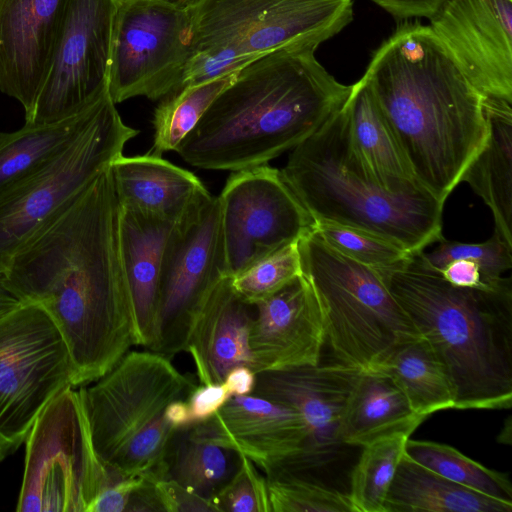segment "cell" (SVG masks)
Returning <instances> with one entry per match:
<instances>
[{
    "instance_id": "6da1fadb",
    "label": "cell",
    "mask_w": 512,
    "mask_h": 512,
    "mask_svg": "<svg viewBox=\"0 0 512 512\" xmlns=\"http://www.w3.org/2000/svg\"><path fill=\"white\" fill-rule=\"evenodd\" d=\"M121 213L108 167L29 237L0 277L20 302L37 303L50 316L76 387L101 378L137 346Z\"/></svg>"
},
{
    "instance_id": "7a4b0ae2",
    "label": "cell",
    "mask_w": 512,
    "mask_h": 512,
    "mask_svg": "<svg viewBox=\"0 0 512 512\" xmlns=\"http://www.w3.org/2000/svg\"><path fill=\"white\" fill-rule=\"evenodd\" d=\"M362 77L415 179L445 203L486 143L484 96L420 23L400 25Z\"/></svg>"
},
{
    "instance_id": "3957f363",
    "label": "cell",
    "mask_w": 512,
    "mask_h": 512,
    "mask_svg": "<svg viewBox=\"0 0 512 512\" xmlns=\"http://www.w3.org/2000/svg\"><path fill=\"white\" fill-rule=\"evenodd\" d=\"M312 48L293 46L242 67L176 149L188 164L238 171L268 164L317 131L346 102Z\"/></svg>"
},
{
    "instance_id": "277c9868",
    "label": "cell",
    "mask_w": 512,
    "mask_h": 512,
    "mask_svg": "<svg viewBox=\"0 0 512 512\" xmlns=\"http://www.w3.org/2000/svg\"><path fill=\"white\" fill-rule=\"evenodd\" d=\"M450 376L454 409L512 405V281L479 288L447 282L422 252L375 269Z\"/></svg>"
},
{
    "instance_id": "5b68a950",
    "label": "cell",
    "mask_w": 512,
    "mask_h": 512,
    "mask_svg": "<svg viewBox=\"0 0 512 512\" xmlns=\"http://www.w3.org/2000/svg\"><path fill=\"white\" fill-rule=\"evenodd\" d=\"M281 172L313 221L365 230L410 254L441 241L444 203L425 189L385 190L354 145L344 105L292 150Z\"/></svg>"
},
{
    "instance_id": "8992f818",
    "label": "cell",
    "mask_w": 512,
    "mask_h": 512,
    "mask_svg": "<svg viewBox=\"0 0 512 512\" xmlns=\"http://www.w3.org/2000/svg\"><path fill=\"white\" fill-rule=\"evenodd\" d=\"M93 385L83 386L92 441L102 462L123 477L166 478V455L175 432L166 407L187 400L197 386L171 359L129 351Z\"/></svg>"
},
{
    "instance_id": "52a82bcc",
    "label": "cell",
    "mask_w": 512,
    "mask_h": 512,
    "mask_svg": "<svg viewBox=\"0 0 512 512\" xmlns=\"http://www.w3.org/2000/svg\"><path fill=\"white\" fill-rule=\"evenodd\" d=\"M187 10L190 57L176 90L279 49L316 50L353 20V0H198Z\"/></svg>"
},
{
    "instance_id": "ba28073f",
    "label": "cell",
    "mask_w": 512,
    "mask_h": 512,
    "mask_svg": "<svg viewBox=\"0 0 512 512\" xmlns=\"http://www.w3.org/2000/svg\"><path fill=\"white\" fill-rule=\"evenodd\" d=\"M297 246L301 274L317 298L338 362L370 369L397 345L420 336L374 268L333 249L313 229Z\"/></svg>"
},
{
    "instance_id": "9c48e42d",
    "label": "cell",
    "mask_w": 512,
    "mask_h": 512,
    "mask_svg": "<svg viewBox=\"0 0 512 512\" xmlns=\"http://www.w3.org/2000/svg\"><path fill=\"white\" fill-rule=\"evenodd\" d=\"M138 133L123 122L107 91L65 147L0 190V274L29 237L110 167Z\"/></svg>"
},
{
    "instance_id": "30bf717a",
    "label": "cell",
    "mask_w": 512,
    "mask_h": 512,
    "mask_svg": "<svg viewBox=\"0 0 512 512\" xmlns=\"http://www.w3.org/2000/svg\"><path fill=\"white\" fill-rule=\"evenodd\" d=\"M24 443L18 512H87L103 490L124 478L95 450L83 386L51 400Z\"/></svg>"
},
{
    "instance_id": "8fae6325",
    "label": "cell",
    "mask_w": 512,
    "mask_h": 512,
    "mask_svg": "<svg viewBox=\"0 0 512 512\" xmlns=\"http://www.w3.org/2000/svg\"><path fill=\"white\" fill-rule=\"evenodd\" d=\"M75 386V371L56 325L33 302L0 316V461L25 442L42 410Z\"/></svg>"
},
{
    "instance_id": "7c38bea8",
    "label": "cell",
    "mask_w": 512,
    "mask_h": 512,
    "mask_svg": "<svg viewBox=\"0 0 512 512\" xmlns=\"http://www.w3.org/2000/svg\"><path fill=\"white\" fill-rule=\"evenodd\" d=\"M187 8L162 0H118L108 92L118 104L143 96L162 99L175 91L190 57Z\"/></svg>"
},
{
    "instance_id": "4fadbf2b",
    "label": "cell",
    "mask_w": 512,
    "mask_h": 512,
    "mask_svg": "<svg viewBox=\"0 0 512 512\" xmlns=\"http://www.w3.org/2000/svg\"><path fill=\"white\" fill-rule=\"evenodd\" d=\"M219 203L225 274L235 277L313 229V219L268 164L231 172Z\"/></svg>"
},
{
    "instance_id": "5bb4252c",
    "label": "cell",
    "mask_w": 512,
    "mask_h": 512,
    "mask_svg": "<svg viewBox=\"0 0 512 512\" xmlns=\"http://www.w3.org/2000/svg\"><path fill=\"white\" fill-rule=\"evenodd\" d=\"M224 276L219 203L210 194L175 222L167 240L150 351L170 359L184 352L197 310Z\"/></svg>"
},
{
    "instance_id": "9a60e30c",
    "label": "cell",
    "mask_w": 512,
    "mask_h": 512,
    "mask_svg": "<svg viewBox=\"0 0 512 512\" xmlns=\"http://www.w3.org/2000/svg\"><path fill=\"white\" fill-rule=\"evenodd\" d=\"M118 0H66L47 74L25 124L55 122L86 109L108 91Z\"/></svg>"
},
{
    "instance_id": "2e32d148",
    "label": "cell",
    "mask_w": 512,
    "mask_h": 512,
    "mask_svg": "<svg viewBox=\"0 0 512 512\" xmlns=\"http://www.w3.org/2000/svg\"><path fill=\"white\" fill-rule=\"evenodd\" d=\"M360 370L336 361L256 374L252 394L294 409L306 427L301 452L268 475L287 472L311 476L344 456L348 446L341 439V418Z\"/></svg>"
},
{
    "instance_id": "e0dca14e",
    "label": "cell",
    "mask_w": 512,
    "mask_h": 512,
    "mask_svg": "<svg viewBox=\"0 0 512 512\" xmlns=\"http://www.w3.org/2000/svg\"><path fill=\"white\" fill-rule=\"evenodd\" d=\"M429 20L484 97L512 102V0H447Z\"/></svg>"
},
{
    "instance_id": "ac0fdd59",
    "label": "cell",
    "mask_w": 512,
    "mask_h": 512,
    "mask_svg": "<svg viewBox=\"0 0 512 512\" xmlns=\"http://www.w3.org/2000/svg\"><path fill=\"white\" fill-rule=\"evenodd\" d=\"M189 431L244 455L265 476L291 462L306 437L297 411L253 394L231 397L211 418L189 426Z\"/></svg>"
},
{
    "instance_id": "d6986e66",
    "label": "cell",
    "mask_w": 512,
    "mask_h": 512,
    "mask_svg": "<svg viewBox=\"0 0 512 512\" xmlns=\"http://www.w3.org/2000/svg\"><path fill=\"white\" fill-rule=\"evenodd\" d=\"M325 341L321 308L302 274L254 304L249 349L256 374L317 365Z\"/></svg>"
},
{
    "instance_id": "ffe728a7",
    "label": "cell",
    "mask_w": 512,
    "mask_h": 512,
    "mask_svg": "<svg viewBox=\"0 0 512 512\" xmlns=\"http://www.w3.org/2000/svg\"><path fill=\"white\" fill-rule=\"evenodd\" d=\"M66 0H0V91L32 116Z\"/></svg>"
},
{
    "instance_id": "44dd1931",
    "label": "cell",
    "mask_w": 512,
    "mask_h": 512,
    "mask_svg": "<svg viewBox=\"0 0 512 512\" xmlns=\"http://www.w3.org/2000/svg\"><path fill=\"white\" fill-rule=\"evenodd\" d=\"M254 305L222 277L197 310L187 333L184 352L191 355L200 384L222 383L234 367L252 368L249 330Z\"/></svg>"
},
{
    "instance_id": "7402d4cb",
    "label": "cell",
    "mask_w": 512,
    "mask_h": 512,
    "mask_svg": "<svg viewBox=\"0 0 512 512\" xmlns=\"http://www.w3.org/2000/svg\"><path fill=\"white\" fill-rule=\"evenodd\" d=\"M121 207L177 222L210 193L200 179L150 153L116 158L110 166Z\"/></svg>"
},
{
    "instance_id": "603a6c76",
    "label": "cell",
    "mask_w": 512,
    "mask_h": 512,
    "mask_svg": "<svg viewBox=\"0 0 512 512\" xmlns=\"http://www.w3.org/2000/svg\"><path fill=\"white\" fill-rule=\"evenodd\" d=\"M175 222L122 208L121 247L134 309L137 346L155 342L159 283L165 246Z\"/></svg>"
},
{
    "instance_id": "cb8c5ba5",
    "label": "cell",
    "mask_w": 512,
    "mask_h": 512,
    "mask_svg": "<svg viewBox=\"0 0 512 512\" xmlns=\"http://www.w3.org/2000/svg\"><path fill=\"white\" fill-rule=\"evenodd\" d=\"M483 104L488 137L461 182L489 207L494 232L512 246V102L484 97Z\"/></svg>"
},
{
    "instance_id": "d4e9b609",
    "label": "cell",
    "mask_w": 512,
    "mask_h": 512,
    "mask_svg": "<svg viewBox=\"0 0 512 512\" xmlns=\"http://www.w3.org/2000/svg\"><path fill=\"white\" fill-rule=\"evenodd\" d=\"M424 419L390 377L360 370L343 409L341 439L347 446L363 447L396 433L412 434Z\"/></svg>"
},
{
    "instance_id": "484cf974",
    "label": "cell",
    "mask_w": 512,
    "mask_h": 512,
    "mask_svg": "<svg viewBox=\"0 0 512 512\" xmlns=\"http://www.w3.org/2000/svg\"><path fill=\"white\" fill-rule=\"evenodd\" d=\"M345 106L356 150L377 182L392 193L425 189L415 179L390 125L363 77L352 85Z\"/></svg>"
},
{
    "instance_id": "4316f807",
    "label": "cell",
    "mask_w": 512,
    "mask_h": 512,
    "mask_svg": "<svg viewBox=\"0 0 512 512\" xmlns=\"http://www.w3.org/2000/svg\"><path fill=\"white\" fill-rule=\"evenodd\" d=\"M385 512H512V503L471 490L403 454L389 487Z\"/></svg>"
},
{
    "instance_id": "83f0119b",
    "label": "cell",
    "mask_w": 512,
    "mask_h": 512,
    "mask_svg": "<svg viewBox=\"0 0 512 512\" xmlns=\"http://www.w3.org/2000/svg\"><path fill=\"white\" fill-rule=\"evenodd\" d=\"M390 377L405 395L413 411L427 418L454 409V388L444 364L421 336L394 347L370 369Z\"/></svg>"
},
{
    "instance_id": "f1b7e54d",
    "label": "cell",
    "mask_w": 512,
    "mask_h": 512,
    "mask_svg": "<svg viewBox=\"0 0 512 512\" xmlns=\"http://www.w3.org/2000/svg\"><path fill=\"white\" fill-rule=\"evenodd\" d=\"M240 460L238 452L194 437L189 427L181 428L175 432L166 455L165 479L213 503Z\"/></svg>"
},
{
    "instance_id": "f546056e",
    "label": "cell",
    "mask_w": 512,
    "mask_h": 512,
    "mask_svg": "<svg viewBox=\"0 0 512 512\" xmlns=\"http://www.w3.org/2000/svg\"><path fill=\"white\" fill-rule=\"evenodd\" d=\"M95 103L55 122L24 124L17 131L0 132V190L38 168L65 147L85 125Z\"/></svg>"
},
{
    "instance_id": "4dcf8cb0",
    "label": "cell",
    "mask_w": 512,
    "mask_h": 512,
    "mask_svg": "<svg viewBox=\"0 0 512 512\" xmlns=\"http://www.w3.org/2000/svg\"><path fill=\"white\" fill-rule=\"evenodd\" d=\"M239 70L182 87L163 97L154 111L153 144L148 153L161 156L165 152L176 151L214 99L234 80Z\"/></svg>"
},
{
    "instance_id": "1f68e13d",
    "label": "cell",
    "mask_w": 512,
    "mask_h": 512,
    "mask_svg": "<svg viewBox=\"0 0 512 512\" xmlns=\"http://www.w3.org/2000/svg\"><path fill=\"white\" fill-rule=\"evenodd\" d=\"M404 454L452 482L512 503V484L508 474L485 467L450 445L408 438Z\"/></svg>"
},
{
    "instance_id": "d6a6232c",
    "label": "cell",
    "mask_w": 512,
    "mask_h": 512,
    "mask_svg": "<svg viewBox=\"0 0 512 512\" xmlns=\"http://www.w3.org/2000/svg\"><path fill=\"white\" fill-rule=\"evenodd\" d=\"M410 436L396 433L362 447L347 492L354 512H385L384 502Z\"/></svg>"
},
{
    "instance_id": "836d02e7",
    "label": "cell",
    "mask_w": 512,
    "mask_h": 512,
    "mask_svg": "<svg viewBox=\"0 0 512 512\" xmlns=\"http://www.w3.org/2000/svg\"><path fill=\"white\" fill-rule=\"evenodd\" d=\"M265 477L271 512H354L347 492L312 476L278 472Z\"/></svg>"
},
{
    "instance_id": "e575fe53",
    "label": "cell",
    "mask_w": 512,
    "mask_h": 512,
    "mask_svg": "<svg viewBox=\"0 0 512 512\" xmlns=\"http://www.w3.org/2000/svg\"><path fill=\"white\" fill-rule=\"evenodd\" d=\"M313 230L333 249L374 269L393 265L410 254L385 238L335 222L313 221Z\"/></svg>"
},
{
    "instance_id": "d590c367",
    "label": "cell",
    "mask_w": 512,
    "mask_h": 512,
    "mask_svg": "<svg viewBox=\"0 0 512 512\" xmlns=\"http://www.w3.org/2000/svg\"><path fill=\"white\" fill-rule=\"evenodd\" d=\"M297 242L279 249L231 278L236 293L256 304L280 291L301 274Z\"/></svg>"
},
{
    "instance_id": "8d00e7d4",
    "label": "cell",
    "mask_w": 512,
    "mask_h": 512,
    "mask_svg": "<svg viewBox=\"0 0 512 512\" xmlns=\"http://www.w3.org/2000/svg\"><path fill=\"white\" fill-rule=\"evenodd\" d=\"M430 265L442 269L457 259H468L479 265L483 282H490L503 276L512 268V246H509L495 232L481 243H466L443 238L430 251H423Z\"/></svg>"
},
{
    "instance_id": "74e56055",
    "label": "cell",
    "mask_w": 512,
    "mask_h": 512,
    "mask_svg": "<svg viewBox=\"0 0 512 512\" xmlns=\"http://www.w3.org/2000/svg\"><path fill=\"white\" fill-rule=\"evenodd\" d=\"M240 456L238 469L214 497L213 504L218 512H271L265 475L251 460Z\"/></svg>"
},
{
    "instance_id": "f35d334b",
    "label": "cell",
    "mask_w": 512,
    "mask_h": 512,
    "mask_svg": "<svg viewBox=\"0 0 512 512\" xmlns=\"http://www.w3.org/2000/svg\"><path fill=\"white\" fill-rule=\"evenodd\" d=\"M156 485L165 512H218L212 502L188 491L173 480H158Z\"/></svg>"
},
{
    "instance_id": "ab89813d",
    "label": "cell",
    "mask_w": 512,
    "mask_h": 512,
    "mask_svg": "<svg viewBox=\"0 0 512 512\" xmlns=\"http://www.w3.org/2000/svg\"><path fill=\"white\" fill-rule=\"evenodd\" d=\"M144 476L124 477L103 490L87 512H128L132 497L143 482Z\"/></svg>"
},
{
    "instance_id": "60d3db41",
    "label": "cell",
    "mask_w": 512,
    "mask_h": 512,
    "mask_svg": "<svg viewBox=\"0 0 512 512\" xmlns=\"http://www.w3.org/2000/svg\"><path fill=\"white\" fill-rule=\"evenodd\" d=\"M230 398L223 383L196 386L187 399L192 423L211 418Z\"/></svg>"
},
{
    "instance_id": "b9f144b4",
    "label": "cell",
    "mask_w": 512,
    "mask_h": 512,
    "mask_svg": "<svg viewBox=\"0 0 512 512\" xmlns=\"http://www.w3.org/2000/svg\"><path fill=\"white\" fill-rule=\"evenodd\" d=\"M396 18L431 19L447 0H372Z\"/></svg>"
},
{
    "instance_id": "7bdbcfd3",
    "label": "cell",
    "mask_w": 512,
    "mask_h": 512,
    "mask_svg": "<svg viewBox=\"0 0 512 512\" xmlns=\"http://www.w3.org/2000/svg\"><path fill=\"white\" fill-rule=\"evenodd\" d=\"M443 278L451 285L462 288H479L483 282L479 265L468 259H457L439 270Z\"/></svg>"
},
{
    "instance_id": "ee69618b",
    "label": "cell",
    "mask_w": 512,
    "mask_h": 512,
    "mask_svg": "<svg viewBox=\"0 0 512 512\" xmlns=\"http://www.w3.org/2000/svg\"><path fill=\"white\" fill-rule=\"evenodd\" d=\"M256 373L245 365L232 368L225 376L223 385L231 397L250 395L253 393Z\"/></svg>"
},
{
    "instance_id": "f6af8a7d",
    "label": "cell",
    "mask_w": 512,
    "mask_h": 512,
    "mask_svg": "<svg viewBox=\"0 0 512 512\" xmlns=\"http://www.w3.org/2000/svg\"><path fill=\"white\" fill-rule=\"evenodd\" d=\"M165 419L175 429L193 425L187 400H175L165 409Z\"/></svg>"
},
{
    "instance_id": "bcb514c9",
    "label": "cell",
    "mask_w": 512,
    "mask_h": 512,
    "mask_svg": "<svg viewBox=\"0 0 512 512\" xmlns=\"http://www.w3.org/2000/svg\"><path fill=\"white\" fill-rule=\"evenodd\" d=\"M20 303L0 282V316L14 309Z\"/></svg>"
},
{
    "instance_id": "7dc6e473",
    "label": "cell",
    "mask_w": 512,
    "mask_h": 512,
    "mask_svg": "<svg viewBox=\"0 0 512 512\" xmlns=\"http://www.w3.org/2000/svg\"><path fill=\"white\" fill-rule=\"evenodd\" d=\"M162 1L171 3V4L179 6V7L188 8L191 5H193L194 3H196L198 0H162Z\"/></svg>"
},
{
    "instance_id": "c3c4849f",
    "label": "cell",
    "mask_w": 512,
    "mask_h": 512,
    "mask_svg": "<svg viewBox=\"0 0 512 512\" xmlns=\"http://www.w3.org/2000/svg\"><path fill=\"white\" fill-rule=\"evenodd\" d=\"M0 277H1V274H0Z\"/></svg>"
}]
</instances>
